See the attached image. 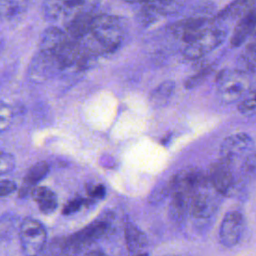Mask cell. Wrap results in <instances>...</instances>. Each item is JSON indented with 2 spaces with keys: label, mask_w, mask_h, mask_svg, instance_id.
<instances>
[{
  "label": "cell",
  "mask_w": 256,
  "mask_h": 256,
  "mask_svg": "<svg viewBox=\"0 0 256 256\" xmlns=\"http://www.w3.org/2000/svg\"><path fill=\"white\" fill-rule=\"evenodd\" d=\"M125 19L109 14L94 15L87 34L79 41L93 55L115 51L123 42L127 31Z\"/></svg>",
  "instance_id": "6da1fadb"
},
{
  "label": "cell",
  "mask_w": 256,
  "mask_h": 256,
  "mask_svg": "<svg viewBox=\"0 0 256 256\" xmlns=\"http://www.w3.org/2000/svg\"><path fill=\"white\" fill-rule=\"evenodd\" d=\"M16 188L17 186L15 182L8 179L0 180V197H5L14 193Z\"/></svg>",
  "instance_id": "83f0119b"
},
{
  "label": "cell",
  "mask_w": 256,
  "mask_h": 256,
  "mask_svg": "<svg viewBox=\"0 0 256 256\" xmlns=\"http://www.w3.org/2000/svg\"><path fill=\"white\" fill-rule=\"evenodd\" d=\"M108 228L109 223L107 221L97 220L70 237H63L64 251L66 249H80L85 245H89L93 241L102 237Z\"/></svg>",
  "instance_id": "8fae6325"
},
{
  "label": "cell",
  "mask_w": 256,
  "mask_h": 256,
  "mask_svg": "<svg viewBox=\"0 0 256 256\" xmlns=\"http://www.w3.org/2000/svg\"><path fill=\"white\" fill-rule=\"evenodd\" d=\"M244 230L243 215L238 211H229L223 217L219 228L220 243L228 248L237 245Z\"/></svg>",
  "instance_id": "30bf717a"
},
{
  "label": "cell",
  "mask_w": 256,
  "mask_h": 256,
  "mask_svg": "<svg viewBox=\"0 0 256 256\" xmlns=\"http://www.w3.org/2000/svg\"><path fill=\"white\" fill-rule=\"evenodd\" d=\"M253 140L243 132L226 137L220 146V158L233 164V162L252 152Z\"/></svg>",
  "instance_id": "9c48e42d"
},
{
  "label": "cell",
  "mask_w": 256,
  "mask_h": 256,
  "mask_svg": "<svg viewBox=\"0 0 256 256\" xmlns=\"http://www.w3.org/2000/svg\"><path fill=\"white\" fill-rule=\"evenodd\" d=\"M242 60L248 69L256 70V42L246 46Z\"/></svg>",
  "instance_id": "d4e9b609"
},
{
  "label": "cell",
  "mask_w": 256,
  "mask_h": 256,
  "mask_svg": "<svg viewBox=\"0 0 256 256\" xmlns=\"http://www.w3.org/2000/svg\"><path fill=\"white\" fill-rule=\"evenodd\" d=\"M60 72H63V68L59 60L54 55L39 50L31 61L29 77L34 82H44Z\"/></svg>",
  "instance_id": "ba28073f"
},
{
  "label": "cell",
  "mask_w": 256,
  "mask_h": 256,
  "mask_svg": "<svg viewBox=\"0 0 256 256\" xmlns=\"http://www.w3.org/2000/svg\"><path fill=\"white\" fill-rule=\"evenodd\" d=\"M246 92V80L241 72L222 71L217 77V93L226 103L234 102Z\"/></svg>",
  "instance_id": "52a82bcc"
},
{
  "label": "cell",
  "mask_w": 256,
  "mask_h": 256,
  "mask_svg": "<svg viewBox=\"0 0 256 256\" xmlns=\"http://www.w3.org/2000/svg\"><path fill=\"white\" fill-rule=\"evenodd\" d=\"M19 240L25 256H39L47 244L46 229L38 220L26 218L20 225Z\"/></svg>",
  "instance_id": "277c9868"
},
{
  "label": "cell",
  "mask_w": 256,
  "mask_h": 256,
  "mask_svg": "<svg viewBox=\"0 0 256 256\" xmlns=\"http://www.w3.org/2000/svg\"><path fill=\"white\" fill-rule=\"evenodd\" d=\"M125 240L131 256H147V236L133 223L128 222L125 225Z\"/></svg>",
  "instance_id": "5bb4252c"
},
{
  "label": "cell",
  "mask_w": 256,
  "mask_h": 256,
  "mask_svg": "<svg viewBox=\"0 0 256 256\" xmlns=\"http://www.w3.org/2000/svg\"><path fill=\"white\" fill-rule=\"evenodd\" d=\"M166 256H175V255H166Z\"/></svg>",
  "instance_id": "d6a6232c"
},
{
  "label": "cell",
  "mask_w": 256,
  "mask_h": 256,
  "mask_svg": "<svg viewBox=\"0 0 256 256\" xmlns=\"http://www.w3.org/2000/svg\"><path fill=\"white\" fill-rule=\"evenodd\" d=\"M256 29V5L247 11L238 21L231 35L230 44L232 47L241 46Z\"/></svg>",
  "instance_id": "4fadbf2b"
},
{
  "label": "cell",
  "mask_w": 256,
  "mask_h": 256,
  "mask_svg": "<svg viewBox=\"0 0 256 256\" xmlns=\"http://www.w3.org/2000/svg\"><path fill=\"white\" fill-rule=\"evenodd\" d=\"M87 192L91 199H102L105 195V187L102 184H96V185H90L87 187Z\"/></svg>",
  "instance_id": "f1b7e54d"
},
{
  "label": "cell",
  "mask_w": 256,
  "mask_h": 256,
  "mask_svg": "<svg viewBox=\"0 0 256 256\" xmlns=\"http://www.w3.org/2000/svg\"><path fill=\"white\" fill-rule=\"evenodd\" d=\"M225 37L226 31L212 24L185 45L183 54L188 59L197 60L216 49L224 41Z\"/></svg>",
  "instance_id": "5b68a950"
},
{
  "label": "cell",
  "mask_w": 256,
  "mask_h": 256,
  "mask_svg": "<svg viewBox=\"0 0 256 256\" xmlns=\"http://www.w3.org/2000/svg\"><path fill=\"white\" fill-rule=\"evenodd\" d=\"M16 161L12 154L0 152V176L11 172L15 167Z\"/></svg>",
  "instance_id": "484cf974"
},
{
  "label": "cell",
  "mask_w": 256,
  "mask_h": 256,
  "mask_svg": "<svg viewBox=\"0 0 256 256\" xmlns=\"http://www.w3.org/2000/svg\"><path fill=\"white\" fill-rule=\"evenodd\" d=\"M129 3H140V4H147V3H154V2H161L166 0H125Z\"/></svg>",
  "instance_id": "f546056e"
},
{
  "label": "cell",
  "mask_w": 256,
  "mask_h": 256,
  "mask_svg": "<svg viewBox=\"0 0 256 256\" xmlns=\"http://www.w3.org/2000/svg\"><path fill=\"white\" fill-rule=\"evenodd\" d=\"M30 194L41 213L45 215H51L57 210V195L50 188L45 186H36L32 189Z\"/></svg>",
  "instance_id": "9a60e30c"
},
{
  "label": "cell",
  "mask_w": 256,
  "mask_h": 256,
  "mask_svg": "<svg viewBox=\"0 0 256 256\" xmlns=\"http://www.w3.org/2000/svg\"><path fill=\"white\" fill-rule=\"evenodd\" d=\"M171 194V188L169 185V181L162 184L161 186L155 188L148 197V202L151 205H157L161 201H163L168 195Z\"/></svg>",
  "instance_id": "603a6c76"
},
{
  "label": "cell",
  "mask_w": 256,
  "mask_h": 256,
  "mask_svg": "<svg viewBox=\"0 0 256 256\" xmlns=\"http://www.w3.org/2000/svg\"><path fill=\"white\" fill-rule=\"evenodd\" d=\"M238 110L243 115L256 114V89L243 95L238 103Z\"/></svg>",
  "instance_id": "44dd1931"
},
{
  "label": "cell",
  "mask_w": 256,
  "mask_h": 256,
  "mask_svg": "<svg viewBox=\"0 0 256 256\" xmlns=\"http://www.w3.org/2000/svg\"><path fill=\"white\" fill-rule=\"evenodd\" d=\"M212 67L211 66H206L203 67L202 69H200L197 73H195L194 75H192L191 77H189L186 82H185V88L186 89H193L197 86H199L202 82H204L209 75L212 72Z\"/></svg>",
  "instance_id": "7402d4cb"
},
{
  "label": "cell",
  "mask_w": 256,
  "mask_h": 256,
  "mask_svg": "<svg viewBox=\"0 0 256 256\" xmlns=\"http://www.w3.org/2000/svg\"><path fill=\"white\" fill-rule=\"evenodd\" d=\"M84 256H108V255H106L105 253H103L102 251H99V250H92V251L87 252Z\"/></svg>",
  "instance_id": "4dcf8cb0"
},
{
  "label": "cell",
  "mask_w": 256,
  "mask_h": 256,
  "mask_svg": "<svg viewBox=\"0 0 256 256\" xmlns=\"http://www.w3.org/2000/svg\"><path fill=\"white\" fill-rule=\"evenodd\" d=\"M256 5V0H233L217 15L218 21H232L241 18L247 11Z\"/></svg>",
  "instance_id": "e0dca14e"
},
{
  "label": "cell",
  "mask_w": 256,
  "mask_h": 256,
  "mask_svg": "<svg viewBox=\"0 0 256 256\" xmlns=\"http://www.w3.org/2000/svg\"><path fill=\"white\" fill-rule=\"evenodd\" d=\"M220 194L211 186L208 178L192 193L189 215L196 219H207L214 215L220 205Z\"/></svg>",
  "instance_id": "3957f363"
},
{
  "label": "cell",
  "mask_w": 256,
  "mask_h": 256,
  "mask_svg": "<svg viewBox=\"0 0 256 256\" xmlns=\"http://www.w3.org/2000/svg\"><path fill=\"white\" fill-rule=\"evenodd\" d=\"M13 117L14 113L12 108L8 104L0 102V133L5 131L10 126Z\"/></svg>",
  "instance_id": "cb8c5ba5"
},
{
  "label": "cell",
  "mask_w": 256,
  "mask_h": 256,
  "mask_svg": "<svg viewBox=\"0 0 256 256\" xmlns=\"http://www.w3.org/2000/svg\"><path fill=\"white\" fill-rule=\"evenodd\" d=\"M49 164L46 161H39L33 164L26 172L24 178L22 187L20 188L19 194L20 197L27 196L28 193H31L32 189L37 186V184L45 178V176L49 172Z\"/></svg>",
  "instance_id": "2e32d148"
},
{
  "label": "cell",
  "mask_w": 256,
  "mask_h": 256,
  "mask_svg": "<svg viewBox=\"0 0 256 256\" xmlns=\"http://www.w3.org/2000/svg\"><path fill=\"white\" fill-rule=\"evenodd\" d=\"M99 0H44L42 14L48 21L65 20V23L76 16L91 14Z\"/></svg>",
  "instance_id": "7a4b0ae2"
},
{
  "label": "cell",
  "mask_w": 256,
  "mask_h": 256,
  "mask_svg": "<svg viewBox=\"0 0 256 256\" xmlns=\"http://www.w3.org/2000/svg\"><path fill=\"white\" fill-rule=\"evenodd\" d=\"M175 89V84L171 80H166L159 84L149 96V101L154 107L163 106L170 99Z\"/></svg>",
  "instance_id": "d6986e66"
},
{
  "label": "cell",
  "mask_w": 256,
  "mask_h": 256,
  "mask_svg": "<svg viewBox=\"0 0 256 256\" xmlns=\"http://www.w3.org/2000/svg\"><path fill=\"white\" fill-rule=\"evenodd\" d=\"M212 24L213 22L208 17L197 15L176 23L173 26L172 31L187 44Z\"/></svg>",
  "instance_id": "7c38bea8"
},
{
  "label": "cell",
  "mask_w": 256,
  "mask_h": 256,
  "mask_svg": "<svg viewBox=\"0 0 256 256\" xmlns=\"http://www.w3.org/2000/svg\"><path fill=\"white\" fill-rule=\"evenodd\" d=\"M254 36H255V38H256V29H255V31H254Z\"/></svg>",
  "instance_id": "1f68e13d"
},
{
  "label": "cell",
  "mask_w": 256,
  "mask_h": 256,
  "mask_svg": "<svg viewBox=\"0 0 256 256\" xmlns=\"http://www.w3.org/2000/svg\"><path fill=\"white\" fill-rule=\"evenodd\" d=\"M232 166V163L220 158L210 165L206 174L211 186L222 196H232L238 189Z\"/></svg>",
  "instance_id": "8992f818"
},
{
  "label": "cell",
  "mask_w": 256,
  "mask_h": 256,
  "mask_svg": "<svg viewBox=\"0 0 256 256\" xmlns=\"http://www.w3.org/2000/svg\"><path fill=\"white\" fill-rule=\"evenodd\" d=\"M86 202H87V199L82 198V197L73 198L65 204V206L63 207L62 213L64 215H71V214L77 212L78 210H80L81 207L86 204Z\"/></svg>",
  "instance_id": "4316f807"
},
{
  "label": "cell",
  "mask_w": 256,
  "mask_h": 256,
  "mask_svg": "<svg viewBox=\"0 0 256 256\" xmlns=\"http://www.w3.org/2000/svg\"><path fill=\"white\" fill-rule=\"evenodd\" d=\"M240 176L243 181L256 179V151H252L244 157L240 167Z\"/></svg>",
  "instance_id": "ffe728a7"
},
{
  "label": "cell",
  "mask_w": 256,
  "mask_h": 256,
  "mask_svg": "<svg viewBox=\"0 0 256 256\" xmlns=\"http://www.w3.org/2000/svg\"><path fill=\"white\" fill-rule=\"evenodd\" d=\"M29 0H0V18L10 20L23 14L28 7Z\"/></svg>",
  "instance_id": "ac0fdd59"
}]
</instances>
